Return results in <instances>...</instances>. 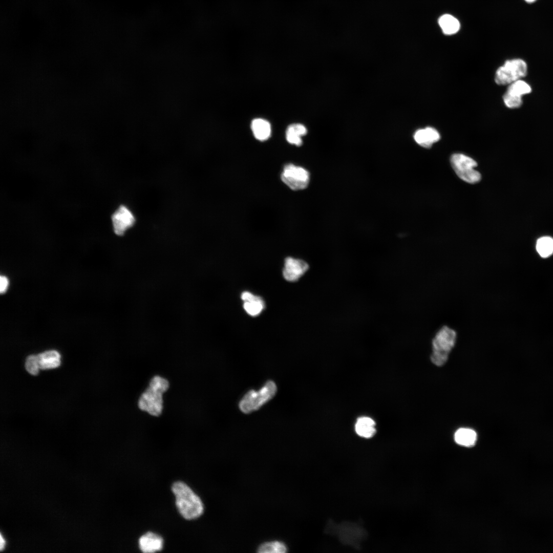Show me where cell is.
I'll list each match as a JSON object with an SVG mask.
<instances>
[{
    "label": "cell",
    "instance_id": "cell-12",
    "mask_svg": "<svg viewBox=\"0 0 553 553\" xmlns=\"http://www.w3.org/2000/svg\"><path fill=\"white\" fill-rule=\"evenodd\" d=\"M438 132L433 127H427L416 131L414 135L415 141L424 148H430L440 139Z\"/></svg>",
    "mask_w": 553,
    "mask_h": 553
},
{
    "label": "cell",
    "instance_id": "cell-8",
    "mask_svg": "<svg viewBox=\"0 0 553 553\" xmlns=\"http://www.w3.org/2000/svg\"><path fill=\"white\" fill-rule=\"evenodd\" d=\"M111 220L114 233L123 235L135 223V218L131 210L125 205H120L112 214Z\"/></svg>",
    "mask_w": 553,
    "mask_h": 553
},
{
    "label": "cell",
    "instance_id": "cell-21",
    "mask_svg": "<svg viewBox=\"0 0 553 553\" xmlns=\"http://www.w3.org/2000/svg\"><path fill=\"white\" fill-rule=\"evenodd\" d=\"M25 367L27 372L33 375H36L39 372L40 369L37 356L35 355H30L28 356L26 359Z\"/></svg>",
    "mask_w": 553,
    "mask_h": 553
},
{
    "label": "cell",
    "instance_id": "cell-1",
    "mask_svg": "<svg viewBox=\"0 0 553 553\" xmlns=\"http://www.w3.org/2000/svg\"><path fill=\"white\" fill-rule=\"evenodd\" d=\"M172 491L176 497V504L182 516L187 520L200 517L204 511L200 498L185 483L177 481L173 483Z\"/></svg>",
    "mask_w": 553,
    "mask_h": 553
},
{
    "label": "cell",
    "instance_id": "cell-16",
    "mask_svg": "<svg viewBox=\"0 0 553 553\" xmlns=\"http://www.w3.org/2000/svg\"><path fill=\"white\" fill-rule=\"evenodd\" d=\"M438 24L443 32L446 35H452L457 32L460 27L459 20L454 16L445 14L441 16Z\"/></svg>",
    "mask_w": 553,
    "mask_h": 553
},
{
    "label": "cell",
    "instance_id": "cell-23",
    "mask_svg": "<svg viewBox=\"0 0 553 553\" xmlns=\"http://www.w3.org/2000/svg\"><path fill=\"white\" fill-rule=\"evenodd\" d=\"M293 130L300 136H303L306 134L307 129L305 126L303 124L297 123L290 125Z\"/></svg>",
    "mask_w": 553,
    "mask_h": 553
},
{
    "label": "cell",
    "instance_id": "cell-17",
    "mask_svg": "<svg viewBox=\"0 0 553 553\" xmlns=\"http://www.w3.org/2000/svg\"><path fill=\"white\" fill-rule=\"evenodd\" d=\"M454 439L456 442L460 445L472 446L476 442L477 434L472 429L460 428L455 432Z\"/></svg>",
    "mask_w": 553,
    "mask_h": 553
},
{
    "label": "cell",
    "instance_id": "cell-19",
    "mask_svg": "<svg viewBox=\"0 0 553 553\" xmlns=\"http://www.w3.org/2000/svg\"><path fill=\"white\" fill-rule=\"evenodd\" d=\"M536 249L541 257H549L553 253V238L548 236L540 238L537 241Z\"/></svg>",
    "mask_w": 553,
    "mask_h": 553
},
{
    "label": "cell",
    "instance_id": "cell-18",
    "mask_svg": "<svg viewBox=\"0 0 553 553\" xmlns=\"http://www.w3.org/2000/svg\"><path fill=\"white\" fill-rule=\"evenodd\" d=\"M530 87L524 81L519 79L509 84L505 95L514 98H522V95L529 93Z\"/></svg>",
    "mask_w": 553,
    "mask_h": 553
},
{
    "label": "cell",
    "instance_id": "cell-22",
    "mask_svg": "<svg viewBox=\"0 0 553 553\" xmlns=\"http://www.w3.org/2000/svg\"><path fill=\"white\" fill-rule=\"evenodd\" d=\"M286 138L287 141L290 144L296 146H300L302 144L301 136L299 135L292 128L289 126L286 132Z\"/></svg>",
    "mask_w": 553,
    "mask_h": 553
},
{
    "label": "cell",
    "instance_id": "cell-2",
    "mask_svg": "<svg viewBox=\"0 0 553 553\" xmlns=\"http://www.w3.org/2000/svg\"><path fill=\"white\" fill-rule=\"evenodd\" d=\"M168 387L169 382L166 379L160 376L153 377L139 398V409L152 416H159L163 409V394Z\"/></svg>",
    "mask_w": 553,
    "mask_h": 553
},
{
    "label": "cell",
    "instance_id": "cell-10",
    "mask_svg": "<svg viewBox=\"0 0 553 553\" xmlns=\"http://www.w3.org/2000/svg\"><path fill=\"white\" fill-rule=\"evenodd\" d=\"M163 540L158 534L148 532L142 535L139 540L140 550L143 552H154L163 548Z\"/></svg>",
    "mask_w": 553,
    "mask_h": 553
},
{
    "label": "cell",
    "instance_id": "cell-15",
    "mask_svg": "<svg viewBox=\"0 0 553 553\" xmlns=\"http://www.w3.org/2000/svg\"><path fill=\"white\" fill-rule=\"evenodd\" d=\"M355 430L359 436L366 438H371L376 433L375 421L368 417H360L357 420Z\"/></svg>",
    "mask_w": 553,
    "mask_h": 553
},
{
    "label": "cell",
    "instance_id": "cell-20",
    "mask_svg": "<svg viewBox=\"0 0 553 553\" xmlns=\"http://www.w3.org/2000/svg\"><path fill=\"white\" fill-rule=\"evenodd\" d=\"M287 551L286 545L279 541H273L263 543L258 548L260 553H284Z\"/></svg>",
    "mask_w": 553,
    "mask_h": 553
},
{
    "label": "cell",
    "instance_id": "cell-14",
    "mask_svg": "<svg viewBox=\"0 0 553 553\" xmlns=\"http://www.w3.org/2000/svg\"><path fill=\"white\" fill-rule=\"evenodd\" d=\"M251 127L254 137L258 140L261 141L266 140L270 136V124L265 119L261 118L253 119L251 122Z\"/></svg>",
    "mask_w": 553,
    "mask_h": 553
},
{
    "label": "cell",
    "instance_id": "cell-6",
    "mask_svg": "<svg viewBox=\"0 0 553 553\" xmlns=\"http://www.w3.org/2000/svg\"><path fill=\"white\" fill-rule=\"evenodd\" d=\"M527 65L521 59L508 60L496 72L495 80L499 85H507L521 79L527 73Z\"/></svg>",
    "mask_w": 553,
    "mask_h": 553
},
{
    "label": "cell",
    "instance_id": "cell-13",
    "mask_svg": "<svg viewBox=\"0 0 553 553\" xmlns=\"http://www.w3.org/2000/svg\"><path fill=\"white\" fill-rule=\"evenodd\" d=\"M40 369H51L58 367L61 364V356L54 350H48L36 355Z\"/></svg>",
    "mask_w": 553,
    "mask_h": 553
},
{
    "label": "cell",
    "instance_id": "cell-11",
    "mask_svg": "<svg viewBox=\"0 0 553 553\" xmlns=\"http://www.w3.org/2000/svg\"><path fill=\"white\" fill-rule=\"evenodd\" d=\"M241 299L244 301V309L251 316L258 315L265 308V303L262 299L248 291L243 292Z\"/></svg>",
    "mask_w": 553,
    "mask_h": 553
},
{
    "label": "cell",
    "instance_id": "cell-24",
    "mask_svg": "<svg viewBox=\"0 0 553 553\" xmlns=\"http://www.w3.org/2000/svg\"><path fill=\"white\" fill-rule=\"evenodd\" d=\"M9 285V281L7 278L1 275L0 277V292L1 293H4L7 290Z\"/></svg>",
    "mask_w": 553,
    "mask_h": 553
},
{
    "label": "cell",
    "instance_id": "cell-4",
    "mask_svg": "<svg viewBox=\"0 0 553 553\" xmlns=\"http://www.w3.org/2000/svg\"><path fill=\"white\" fill-rule=\"evenodd\" d=\"M456 339V333L447 326L440 328L432 341L431 361L436 366L444 365L453 348Z\"/></svg>",
    "mask_w": 553,
    "mask_h": 553
},
{
    "label": "cell",
    "instance_id": "cell-3",
    "mask_svg": "<svg viewBox=\"0 0 553 553\" xmlns=\"http://www.w3.org/2000/svg\"><path fill=\"white\" fill-rule=\"evenodd\" d=\"M276 392V384L269 380L258 390H250L245 393L239 402V408L242 413L250 414L272 399Z\"/></svg>",
    "mask_w": 553,
    "mask_h": 553
},
{
    "label": "cell",
    "instance_id": "cell-7",
    "mask_svg": "<svg viewBox=\"0 0 553 553\" xmlns=\"http://www.w3.org/2000/svg\"><path fill=\"white\" fill-rule=\"evenodd\" d=\"M451 163L457 175L462 180L472 184L478 182L481 176L474 169L477 163L471 157L457 153L452 155Z\"/></svg>",
    "mask_w": 553,
    "mask_h": 553
},
{
    "label": "cell",
    "instance_id": "cell-25",
    "mask_svg": "<svg viewBox=\"0 0 553 553\" xmlns=\"http://www.w3.org/2000/svg\"><path fill=\"white\" fill-rule=\"evenodd\" d=\"M527 3H533L536 2L537 0H524Z\"/></svg>",
    "mask_w": 553,
    "mask_h": 553
},
{
    "label": "cell",
    "instance_id": "cell-5",
    "mask_svg": "<svg viewBox=\"0 0 553 553\" xmlns=\"http://www.w3.org/2000/svg\"><path fill=\"white\" fill-rule=\"evenodd\" d=\"M280 177L283 183L294 191L306 188L310 181V173L307 169L292 163L284 166Z\"/></svg>",
    "mask_w": 553,
    "mask_h": 553
},
{
    "label": "cell",
    "instance_id": "cell-9",
    "mask_svg": "<svg viewBox=\"0 0 553 553\" xmlns=\"http://www.w3.org/2000/svg\"><path fill=\"white\" fill-rule=\"evenodd\" d=\"M308 265L302 260L287 257L283 270L284 278L288 281L299 280L308 270Z\"/></svg>",
    "mask_w": 553,
    "mask_h": 553
}]
</instances>
